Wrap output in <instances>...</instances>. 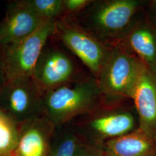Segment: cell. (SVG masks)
<instances>
[{"label":"cell","mask_w":156,"mask_h":156,"mask_svg":"<svg viewBox=\"0 0 156 156\" xmlns=\"http://www.w3.org/2000/svg\"><path fill=\"white\" fill-rule=\"evenodd\" d=\"M146 1L94 0L72 20L103 42L122 41L144 15Z\"/></svg>","instance_id":"cell-1"},{"label":"cell","mask_w":156,"mask_h":156,"mask_svg":"<svg viewBox=\"0 0 156 156\" xmlns=\"http://www.w3.org/2000/svg\"><path fill=\"white\" fill-rule=\"evenodd\" d=\"M103 98L94 78H79L42 94L44 115L55 126L60 125L89 113Z\"/></svg>","instance_id":"cell-2"},{"label":"cell","mask_w":156,"mask_h":156,"mask_svg":"<svg viewBox=\"0 0 156 156\" xmlns=\"http://www.w3.org/2000/svg\"><path fill=\"white\" fill-rule=\"evenodd\" d=\"M145 64L122 42L112 45L111 52L95 79L104 96L131 100Z\"/></svg>","instance_id":"cell-3"},{"label":"cell","mask_w":156,"mask_h":156,"mask_svg":"<svg viewBox=\"0 0 156 156\" xmlns=\"http://www.w3.org/2000/svg\"><path fill=\"white\" fill-rule=\"evenodd\" d=\"M57 22L48 21L28 37L0 46V67L5 82L31 76L50 37L56 34Z\"/></svg>","instance_id":"cell-4"},{"label":"cell","mask_w":156,"mask_h":156,"mask_svg":"<svg viewBox=\"0 0 156 156\" xmlns=\"http://www.w3.org/2000/svg\"><path fill=\"white\" fill-rule=\"evenodd\" d=\"M42 97L31 76L11 79L0 90V110L18 126L44 116Z\"/></svg>","instance_id":"cell-5"},{"label":"cell","mask_w":156,"mask_h":156,"mask_svg":"<svg viewBox=\"0 0 156 156\" xmlns=\"http://www.w3.org/2000/svg\"><path fill=\"white\" fill-rule=\"evenodd\" d=\"M55 34L97 79L111 54L112 45L103 42L69 19H62L57 22Z\"/></svg>","instance_id":"cell-6"},{"label":"cell","mask_w":156,"mask_h":156,"mask_svg":"<svg viewBox=\"0 0 156 156\" xmlns=\"http://www.w3.org/2000/svg\"><path fill=\"white\" fill-rule=\"evenodd\" d=\"M76 68L72 59L62 50L44 48L31 77L42 94L47 90L77 79Z\"/></svg>","instance_id":"cell-7"},{"label":"cell","mask_w":156,"mask_h":156,"mask_svg":"<svg viewBox=\"0 0 156 156\" xmlns=\"http://www.w3.org/2000/svg\"><path fill=\"white\" fill-rule=\"evenodd\" d=\"M46 22L33 11L24 0L12 1L0 22V46L28 37Z\"/></svg>","instance_id":"cell-8"},{"label":"cell","mask_w":156,"mask_h":156,"mask_svg":"<svg viewBox=\"0 0 156 156\" xmlns=\"http://www.w3.org/2000/svg\"><path fill=\"white\" fill-rule=\"evenodd\" d=\"M55 127L45 116L19 124L16 146L9 156H48Z\"/></svg>","instance_id":"cell-9"},{"label":"cell","mask_w":156,"mask_h":156,"mask_svg":"<svg viewBox=\"0 0 156 156\" xmlns=\"http://www.w3.org/2000/svg\"><path fill=\"white\" fill-rule=\"evenodd\" d=\"M131 100L138 115V129L156 142V74L145 66Z\"/></svg>","instance_id":"cell-10"},{"label":"cell","mask_w":156,"mask_h":156,"mask_svg":"<svg viewBox=\"0 0 156 156\" xmlns=\"http://www.w3.org/2000/svg\"><path fill=\"white\" fill-rule=\"evenodd\" d=\"M120 42L126 45L146 67L156 74V26L144 15Z\"/></svg>","instance_id":"cell-11"},{"label":"cell","mask_w":156,"mask_h":156,"mask_svg":"<svg viewBox=\"0 0 156 156\" xmlns=\"http://www.w3.org/2000/svg\"><path fill=\"white\" fill-rule=\"evenodd\" d=\"M91 111L95 114L86 121L85 125L102 136L113 139L135 130V118L131 112L115 109L98 112L95 108Z\"/></svg>","instance_id":"cell-12"},{"label":"cell","mask_w":156,"mask_h":156,"mask_svg":"<svg viewBox=\"0 0 156 156\" xmlns=\"http://www.w3.org/2000/svg\"><path fill=\"white\" fill-rule=\"evenodd\" d=\"M105 156H156V142L140 129L106 143Z\"/></svg>","instance_id":"cell-13"},{"label":"cell","mask_w":156,"mask_h":156,"mask_svg":"<svg viewBox=\"0 0 156 156\" xmlns=\"http://www.w3.org/2000/svg\"><path fill=\"white\" fill-rule=\"evenodd\" d=\"M18 126L0 110V156H9L15 148Z\"/></svg>","instance_id":"cell-14"},{"label":"cell","mask_w":156,"mask_h":156,"mask_svg":"<svg viewBox=\"0 0 156 156\" xmlns=\"http://www.w3.org/2000/svg\"><path fill=\"white\" fill-rule=\"evenodd\" d=\"M38 16L46 21L57 22L64 13L62 0H24Z\"/></svg>","instance_id":"cell-15"},{"label":"cell","mask_w":156,"mask_h":156,"mask_svg":"<svg viewBox=\"0 0 156 156\" xmlns=\"http://www.w3.org/2000/svg\"><path fill=\"white\" fill-rule=\"evenodd\" d=\"M78 140L73 135H68L51 146L48 156H75L78 149Z\"/></svg>","instance_id":"cell-16"},{"label":"cell","mask_w":156,"mask_h":156,"mask_svg":"<svg viewBox=\"0 0 156 156\" xmlns=\"http://www.w3.org/2000/svg\"><path fill=\"white\" fill-rule=\"evenodd\" d=\"M94 0H62L64 13L73 17L84 10Z\"/></svg>","instance_id":"cell-17"},{"label":"cell","mask_w":156,"mask_h":156,"mask_svg":"<svg viewBox=\"0 0 156 156\" xmlns=\"http://www.w3.org/2000/svg\"><path fill=\"white\" fill-rule=\"evenodd\" d=\"M144 16L147 20L156 26V0L146 1Z\"/></svg>","instance_id":"cell-18"},{"label":"cell","mask_w":156,"mask_h":156,"mask_svg":"<svg viewBox=\"0 0 156 156\" xmlns=\"http://www.w3.org/2000/svg\"><path fill=\"white\" fill-rule=\"evenodd\" d=\"M75 156H105L104 153L91 149H82L78 146Z\"/></svg>","instance_id":"cell-19"},{"label":"cell","mask_w":156,"mask_h":156,"mask_svg":"<svg viewBox=\"0 0 156 156\" xmlns=\"http://www.w3.org/2000/svg\"><path fill=\"white\" fill-rule=\"evenodd\" d=\"M4 83H5V79H4L2 70H1V67H0V90L1 89V88L2 87Z\"/></svg>","instance_id":"cell-20"},{"label":"cell","mask_w":156,"mask_h":156,"mask_svg":"<svg viewBox=\"0 0 156 156\" xmlns=\"http://www.w3.org/2000/svg\"></svg>","instance_id":"cell-21"}]
</instances>
